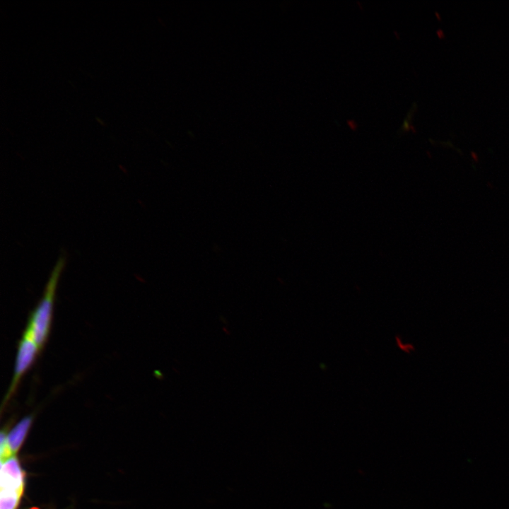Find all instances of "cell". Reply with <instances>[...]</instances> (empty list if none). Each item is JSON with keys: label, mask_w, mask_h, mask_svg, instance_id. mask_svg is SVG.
I'll return each mask as SVG.
<instances>
[{"label": "cell", "mask_w": 509, "mask_h": 509, "mask_svg": "<svg viewBox=\"0 0 509 509\" xmlns=\"http://www.w3.org/2000/svg\"><path fill=\"white\" fill-rule=\"evenodd\" d=\"M66 263V256L62 254L51 271L43 295L30 315L23 334L33 341L41 350L50 332L57 288Z\"/></svg>", "instance_id": "1"}, {"label": "cell", "mask_w": 509, "mask_h": 509, "mask_svg": "<svg viewBox=\"0 0 509 509\" xmlns=\"http://www.w3.org/2000/svg\"><path fill=\"white\" fill-rule=\"evenodd\" d=\"M40 351V348L33 341L22 335L18 345L13 375L3 401L4 404L10 400L16 392L21 378L33 365Z\"/></svg>", "instance_id": "2"}, {"label": "cell", "mask_w": 509, "mask_h": 509, "mask_svg": "<svg viewBox=\"0 0 509 509\" xmlns=\"http://www.w3.org/2000/svg\"><path fill=\"white\" fill-rule=\"evenodd\" d=\"M1 489L23 491L24 473L15 455L1 462Z\"/></svg>", "instance_id": "3"}, {"label": "cell", "mask_w": 509, "mask_h": 509, "mask_svg": "<svg viewBox=\"0 0 509 509\" xmlns=\"http://www.w3.org/2000/svg\"><path fill=\"white\" fill-rule=\"evenodd\" d=\"M33 417L28 416L21 419L7 435V443L11 453L15 455L23 443L31 426Z\"/></svg>", "instance_id": "4"}, {"label": "cell", "mask_w": 509, "mask_h": 509, "mask_svg": "<svg viewBox=\"0 0 509 509\" xmlns=\"http://www.w3.org/2000/svg\"><path fill=\"white\" fill-rule=\"evenodd\" d=\"M23 491L1 489L0 509H16Z\"/></svg>", "instance_id": "5"}]
</instances>
